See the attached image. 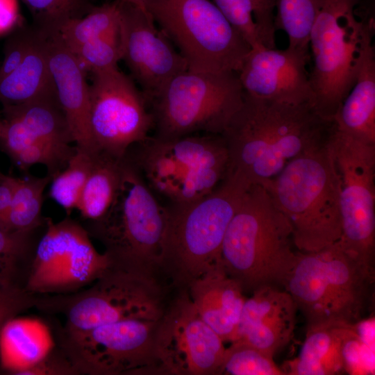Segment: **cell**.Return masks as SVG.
I'll return each instance as SVG.
<instances>
[{
    "label": "cell",
    "mask_w": 375,
    "mask_h": 375,
    "mask_svg": "<svg viewBox=\"0 0 375 375\" xmlns=\"http://www.w3.org/2000/svg\"><path fill=\"white\" fill-rule=\"evenodd\" d=\"M363 0H325L309 40L312 106L326 119L333 117L373 51L374 16L358 6Z\"/></svg>",
    "instance_id": "cell-4"
},
{
    "label": "cell",
    "mask_w": 375,
    "mask_h": 375,
    "mask_svg": "<svg viewBox=\"0 0 375 375\" xmlns=\"http://www.w3.org/2000/svg\"><path fill=\"white\" fill-rule=\"evenodd\" d=\"M214 2L251 48L263 47L258 35L251 0H214Z\"/></svg>",
    "instance_id": "cell-36"
},
{
    "label": "cell",
    "mask_w": 375,
    "mask_h": 375,
    "mask_svg": "<svg viewBox=\"0 0 375 375\" xmlns=\"http://www.w3.org/2000/svg\"><path fill=\"white\" fill-rule=\"evenodd\" d=\"M18 16L17 0H0V35L13 27Z\"/></svg>",
    "instance_id": "cell-40"
},
{
    "label": "cell",
    "mask_w": 375,
    "mask_h": 375,
    "mask_svg": "<svg viewBox=\"0 0 375 375\" xmlns=\"http://www.w3.org/2000/svg\"><path fill=\"white\" fill-rule=\"evenodd\" d=\"M273 358L245 342L234 341L226 348L217 374L285 375Z\"/></svg>",
    "instance_id": "cell-33"
},
{
    "label": "cell",
    "mask_w": 375,
    "mask_h": 375,
    "mask_svg": "<svg viewBox=\"0 0 375 375\" xmlns=\"http://www.w3.org/2000/svg\"><path fill=\"white\" fill-rule=\"evenodd\" d=\"M36 29L33 41L21 64L0 79V99L9 107L32 101L55 89L44 31Z\"/></svg>",
    "instance_id": "cell-24"
},
{
    "label": "cell",
    "mask_w": 375,
    "mask_h": 375,
    "mask_svg": "<svg viewBox=\"0 0 375 375\" xmlns=\"http://www.w3.org/2000/svg\"><path fill=\"white\" fill-rule=\"evenodd\" d=\"M89 125L98 151L118 158L149 137L153 117L131 76L117 66L92 73Z\"/></svg>",
    "instance_id": "cell-14"
},
{
    "label": "cell",
    "mask_w": 375,
    "mask_h": 375,
    "mask_svg": "<svg viewBox=\"0 0 375 375\" xmlns=\"http://www.w3.org/2000/svg\"><path fill=\"white\" fill-rule=\"evenodd\" d=\"M167 219V207L158 202L126 155L113 203L103 215L83 226L103 244L112 266L159 276Z\"/></svg>",
    "instance_id": "cell-5"
},
{
    "label": "cell",
    "mask_w": 375,
    "mask_h": 375,
    "mask_svg": "<svg viewBox=\"0 0 375 375\" xmlns=\"http://www.w3.org/2000/svg\"><path fill=\"white\" fill-rule=\"evenodd\" d=\"M69 49L85 72L92 73L117 67L118 61L122 60L119 29Z\"/></svg>",
    "instance_id": "cell-34"
},
{
    "label": "cell",
    "mask_w": 375,
    "mask_h": 375,
    "mask_svg": "<svg viewBox=\"0 0 375 375\" xmlns=\"http://www.w3.org/2000/svg\"><path fill=\"white\" fill-rule=\"evenodd\" d=\"M327 146L338 183L342 222L338 244L375 274V144L353 138L334 126Z\"/></svg>",
    "instance_id": "cell-12"
},
{
    "label": "cell",
    "mask_w": 375,
    "mask_h": 375,
    "mask_svg": "<svg viewBox=\"0 0 375 375\" xmlns=\"http://www.w3.org/2000/svg\"><path fill=\"white\" fill-rule=\"evenodd\" d=\"M4 129V124L0 121V138H1Z\"/></svg>",
    "instance_id": "cell-43"
},
{
    "label": "cell",
    "mask_w": 375,
    "mask_h": 375,
    "mask_svg": "<svg viewBox=\"0 0 375 375\" xmlns=\"http://www.w3.org/2000/svg\"><path fill=\"white\" fill-rule=\"evenodd\" d=\"M320 252L335 319L355 324L367 306L375 274L347 254L338 242Z\"/></svg>",
    "instance_id": "cell-21"
},
{
    "label": "cell",
    "mask_w": 375,
    "mask_h": 375,
    "mask_svg": "<svg viewBox=\"0 0 375 375\" xmlns=\"http://www.w3.org/2000/svg\"><path fill=\"white\" fill-rule=\"evenodd\" d=\"M263 187L290 224L299 251L317 252L340 241L338 183L327 144L292 160Z\"/></svg>",
    "instance_id": "cell-6"
},
{
    "label": "cell",
    "mask_w": 375,
    "mask_h": 375,
    "mask_svg": "<svg viewBox=\"0 0 375 375\" xmlns=\"http://www.w3.org/2000/svg\"><path fill=\"white\" fill-rule=\"evenodd\" d=\"M119 1L122 60L148 103L170 79L188 67L147 10Z\"/></svg>",
    "instance_id": "cell-16"
},
{
    "label": "cell",
    "mask_w": 375,
    "mask_h": 375,
    "mask_svg": "<svg viewBox=\"0 0 375 375\" xmlns=\"http://www.w3.org/2000/svg\"><path fill=\"white\" fill-rule=\"evenodd\" d=\"M157 274L110 265L94 283L67 294L38 295L35 308L62 315L64 327L88 330L129 319L158 320L165 310Z\"/></svg>",
    "instance_id": "cell-7"
},
{
    "label": "cell",
    "mask_w": 375,
    "mask_h": 375,
    "mask_svg": "<svg viewBox=\"0 0 375 375\" xmlns=\"http://www.w3.org/2000/svg\"><path fill=\"white\" fill-rule=\"evenodd\" d=\"M146 10L189 69L238 72L251 49L210 0H148Z\"/></svg>",
    "instance_id": "cell-10"
},
{
    "label": "cell",
    "mask_w": 375,
    "mask_h": 375,
    "mask_svg": "<svg viewBox=\"0 0 375 375\" xmlns=\"http://www.w3.org/2000/svg\"><path fill=\"white\" fill-rule=\"evenodd\" d=\"M160 319L124 320L88 330L55 325V343L79 375L164 374L156 344Z\"/></svg>",
    "instance_id": "cell-11"
},
{
    "label": "cell",
    "mask_w": 375,
    "mask_h": 375,
    "mask_svg": "<svg viewBox=\"0 0 375 375\" xmlns=\"http://www.w3.org/2000/svg\"><path fill=\"white\" fill-rule=\"evenodd\" d=\"M42 31L46 35L49 69L56 95L75 146L94 153L98 150L90 130V85L85 72L58 31Z\"/></svg>",
    "instance_id": "cell-19"
},
{
    "label": "cell",
    "mask_w": 375,
    "mask_h": 375,
    "mask_svg": "<svg viewBox=\"0 0 375 375\" xmlns=\"http://www.w3.org/2000/svg\"><path fill=\"white\" fill-rule=\"evenodd\" d=\"M119 29V1L92 7L81 17L63 24L58 32L69 48L106 36Z\"/></svg>",
    "instance_id": "cell-31"
},
{
    "label": "cell",
    "mask_w": 375,
    "mask_h": 375,
    "mask_svg": "<svg viewBox=\"0 0 375 375\" xmlns=\"http://www.w3.org/2000/svg\"><path fill=\"white\" fill-rule=\"evenodd\" d=\"M146 10V4L148 0H124Z\"/></svg>",
    "instance_id": "cell-42"
},
{
    "label": "cell",
    "mask_w": 375,
    "mask_h": 375,
    "mask_svg": "<svg viewBox=\"0 0 375 375\" xmlns=\"http://www.w3.org/2000/svg\"><path fill=\"white\" fill-rule=\"evenodd\" d=\"M238 72L186 69L149 102L155 138L222 135L244 101Z\"/></svg>",
    "instance_id": "cell-8"
},
{
    "label": "cell",
    "mask_w": 375,
    "mask_h": 375,
    "mask_svg": "<svg viewBox=\"0 0 375 375\" xmlns=\"http://www.w3.org/2000/svg\"><path fill=\"white\" fill-rule=\"evenodd\" d=\"M283 287L304 315L308 326L339 323L335 317L320 251H299L297 262Z\"/></svg>",
    "instance_id": "cell-22"
},
{
    "label": "cell",
    "mask_w": 375,
    "mask_h": 375,
    "mask_svg": "<svg viewBox=\"0 0 375 375\" xmlns=\"http://www.w3.org/2000/svg\"><path fill=\"white\" fill-rule=\"evenodd\" d=\"M333 121L338 131L375 144V51L364 61L355 84Z\"/></svg>",
    "instance_id": "cell-25"
},
{
    "label": "cell",
    "mask_w": 375,
    "mask_h": 375,
    "mask_svg": "<svg viewBox=\"0 0 375 375\" xmlns=\"http://www.w3.org/2000/svg\"><path fill=\"white\" fill-rule=\"evenodd\" d=\"M325 0H276L275 30L284 31L288 47L305 53L309 51V40L314 23Z\"/></svg>",
    "instance_id": "cell-30"
},
{
    "label": "cell",
    "mask_w": 375,
    "mask_h": 375,
    "mask_svg": "<svg viewBox=\"0 0 375 375\" xmlns=\"http://www.w3.org/2000/svg\"><path fill=\"white\" fill-rule=\"evenodd\" d=\"M8 116L20 121L37 139L65 150L75 147L56 90L25 103L8 107Z\"/></svg>",
    "instance_id": "cell-26"
},
{
    "label": "cell",
    "mask_w": 375,
    "mask_h": 375,
    "mask_svg": "<svg viewBox=\"0 0 375 375\" xmlns=\"http://www.w3.org/2000/svg\"><path fill=\"white\" fill-rule=\"evenodd\" d=\"M37 28L58 31L66 22L81 17L92 8L87 0H23Z\"/></svg>",
    "instance_id": "cell-35"
},
{
    "label": "cell",
    "mask_w": 375,
    "mask_h": 375,
    "mask_svg": "<svg viewBox=\"0 0 375 375\" xmlns=\"http://www.w3.org/2000/svg\"><path fill=\"white\" fill-rule=\"evenodd\" d=\"M127 153L148 182L172 203H184L212 192L229 170L221 135H194L173 139L148 137Z\"/></svg>",
    "instance_id": "cell-9"
},
{
    "label": "cell",
    "mask_w": 375,
    "mask_h": 375,
    "mask_svg": "<svg viewBox=\"0 0 375 375\" xmlns=\"http://www.w3.org/2000/svg\"><path fill=\"white\" fill-rule=\"evenodd\" d=\"M297 310L285 290L273 285L258 288L245 299L234 341L245 342L274 357L291 340Z\"/></svg>",
    "instance_id": "cell-18"
},
{
    "label": "cell",
    "mask_w": 375,
    "mask_h": 375,
    "mask_svg": "<svg viewBox=\"0 0 375 375\" xmlns=\"http://www.w3.org/2000/svg\"><path fill=\"white\" fill-rule=\"evenodd\" d=\"M95 153L76 147L66 167L51 178L49 197L68 214L78 206Z\"/></svg>",
    "instance_id": "cell-32"
},
{
    "label": "cell",
    "mask_w": 375,
    "mask_h": 375,
    "mask_svg": "<svg viewBox=\"0 0 375 375\" xmlns=\"http://www.w3.org/2000/svg\"><path fill=\"white\" fill-rule=\"evenodd\" d=\"M124 157L115 158L100 151L94 153L76 208L85 221L101 217L113 203L121 183Z\"/></svg>",
    "instance_id": "cell-27"
},
{
    "label": "cell",
    "mask_w": 375,
    "mask_h": 375,
    "mask_svg": "<svg viewBox=\"0 0 375 375\" xmlns=\"http://www.w3.org/2000/svg\"><path fill=\"white\" fill-rule=\"evenodd\" d=\"M85 227L69 217L46 228L35 248L25 290L35 295L67 294L89 286L111 265Z\"/></svg>",
    "instance_id": "cell-13"
},
{
    "label": "cell",
    "mask_w": 375,
    "mask_h": 375,
    "mask_svg": "<svg viewBox=\"0 0 375 375\" xmlns=\"http://www.w3.org/2000/svg\"><path fill=\"white\" fill-rule=\"evenodd\" d=\"M292 231L267 190L251 184L232 217L221 249V265L244 291L284 286L298 252Z\"/></svg>",
    "instance_id": "cell-2"
},
{
    "label": "cell",
    "mask_w": 375,
    "mask_h": 375,
    "mask_svg": "<svg viewBox=\"0 0 375 375\" xmlns=\"http://www.w3.org/2000/svg\"><path fill=\"white\" fill-rule=\"evenodd\" d=\"M310 53L287 47L251 48L238 72L245 94L290 104L311 103Z\"/></svg>",
    "instance_id": "cell-17"
},
{
    "label": "cell",
    "mask_w": 375,
    "mask_h": 375,
    "mask_svg": "<svg viewBox=\"0 0 375 375\" xmlns=\"http://www.w3.org/2000/svg\"><path fill=\"white\" fill-rule=\"evenodd\" d=\"M251 184L228 172L210 193L197 200L172 203L158 274L181 290L221 263V249L229 223Z\"/></svg>",
    "instance_id": "cell-3"
},
{
    "label": "cell",
    "mask_w": 375,
    "mask_h": 375,
    "mask_svg": "<svg viewBox=\"0 0 375 375\" xmlns=\"http://www.w3.org/2000/svg\"><path fill=\"white\" fill-rule=\"evenodd\" d=\"M51 177L17 178L11 203L0 219V229L25 231L46 224L47 217L42 215L43 194Z\"/></svg>",
    "instance_id": "cell-28"
},
{
    "label": "cell",
    "mask_w": 375,
    "mask_h": 375,
    "mask_svg": "<svg viewBox=\"0 0 375 375\" xmlns=\"http://www.w3.org/2000/svg\"><path fill=\"white\" fill-rule=\"evenodd\" d=\"M3 174L0 172V178L3 176Z\"/></svg>",
    "instance_id": "cell-44"
},
{
    "label": "cell",
    "mask_w": 375,
    "mask_h": 375,
    "mask_svg": "<svg viewBox=\"0 0 375 375\" xmlns=\"http://www.w3.org/2000/svg\"><path fill=\"white\" fill-rule=\"evenodd\" d=\"M46 226L25 231L0 229V285L25 289L35 248Z\"/></svg>",
    "instance_id": "cell-29"
},
{
    "label": "cell",
    "mask_w": 375,
    "mask_h": 375,
    "mask_svg": "<svg viewBox=\"0 0 375 375\" xmlns=\"http://www.w3.org/2000/svg\"><path fill=\"white\" fill-rule=\"evenodd\" d=\"M333 126V121L320 116L311 103L290 104L244 93L221 135L228 172L263 186L294 159L326 145Z\"/></svg>",
    "instance_id": "cell-1"
},
{
    "label": "cell",
    "mask_w": 375,
    "mask_h": 375,
    "mask_svg": "<svg viewBox=\"0 0 375 375\" xmlns=\"http://www.w3.org/2000/svg\"><path fill=\"white\" fill-rule=\"evenodd\" d=\"M253 18L262 45L275 48L274 13L276 0H251Z\"/></svg>",
    "instance_id": "cell-39"
},
{
    "label": "cell",
    "mask_w": 375,
    "mask_h": 375,
    "mask_svg": "<svg viewBox=\"0 0 375 375\" xmlns=\"http://www.w3.org/2000/svg\"><path fill=\"white\" fill-rule=\"evenodd\" d=\"M158 355L164 374H217L226 348L201 318L188 290L166 308L157 331Z\"/></svg>",
    "instance_id": "cell-15"
},
{
    "label": "cell",
    "mask_w": 375,
    "mask_h": 375,
    "mask_svg": "<svg viewBox=\"0 0 375 375\" xmlns=\"http://www.w3.org/2000/svg\"><path fill=\"white\" fill-rule=\"evenodd\" d=\"M351 325L328 322L307 326L300 353L285 362V374L333 375L344 372L343 342Z\"/></svg>",
    "instance_id": "cell-23"
},
{
    "label": "cell",
    "mask_w": 375,
    "mask_h": 375,
    "mask_svg": "<svg viewBox=\"0 0 375 375\" xmlns=\"http://www.w3.org/2000/svg\"><path fill=\"white\" fill-rule=\"evenodd\" d=\"M38 295L24 288L0 285V335L4 326L13 319L32 308H35Z\"/></svg>",
    "instance_id": "cell-38"
},
{
    "label": "cell",
    "mask_w": 375,
    "mask_h": 375,
    "mask_svg": "<svg viewBox=\"0 0 375 375\" xmlns=\"http://www.w3.org/2000/svg\"><path fill=\"white\" fill-rule=\"evenodd\" d=\"M14 375H79L67 355L56 344L44 356L10 373Z\"/></svg>",
    "instance_id": "cell-37"
},
{
    "label": "cell",
    "mask_w": 375,
    "mask_h": 375,
    "mask_svg": "<svg viewBox=\"0 0 375 375\" xmlns=\"http://www.w3.org/2000/svg\"><path fill=\"white\" fill-rule=\"evenodd\" d=\"M17 178L3 175L0 178V219L6 212L12 201Z\"/></svg>",
    "instance_id": "cell-41"
},
{
    "label": "cell",
    "mask_w": 375,
    "mask_h": 375,
    "mask_svg": "<svg viewBox=\"0 0 375 375\" xmlns=\"http://www.w3.org/2000/svg\"><path fill=\"white\" fill-rule=\"evenodd\" d=\"M188 292L201 318L224 342H233L246 299L240 283L220 263L194 281Z\"/></svg>",
    "instance_id": "cell-20"
}]
</instances>
